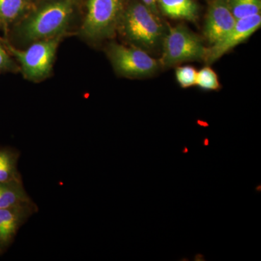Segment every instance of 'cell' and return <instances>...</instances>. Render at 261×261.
I'll list each match as a JSON object with an SVG mask.
<instances>
[{"mask_svg": "<svg viewBox=\"0 0 261 261\" xmlns=\"http://www.w3.org/2000/svg\"><path fill=\"white\" fill-rule=\"evenodd\" d=\"M20 153L12 147H0V182L22 179L18 163Z\"/></svg>", "mask_w": 261, "mask_h": 261, "instance_id": "12", "label": "cell"}, {"mask_svg": "<svg viewBox=\"0 0 261 261\" xmlns=\"http://www.w3.org/2000/svg\"><path fill=\"white\" fill-rule=\"evenodd\" d=\"M74 0H49L22 22L20 36L27 42L62 36L74 12Z\"/></svg>", "mask_w": 261, "mask_h": 261, "instance_id": "1", "label": "cell"}, {"mask_svg": "<svg viewBox=\"0 0 261 261\" xmlns=\"http://www.w3.org/2000/svg\"><path fill=\"white\" fill-rule=\"evenodd\" d=\"M37 211V204L32 200L0 209V255L6 252L19 229Z\"/></svg>", "mask_w": 261, "mask_h": 261, "instance_id": "8", "label": "cell"}, {"mask_svg": "<svg viewBox=\"0 0 261 261\" xmlns=\"http://www.w3.org/2000/svg\"><path fill=\"white\" fill-rule=\"evenodd\" d=\"M142 3L157 14L158 0H142Z\"/></svg>", "mask_w": 261, "mask_h": 261, "instance_id": "18", "label": "cell"}, {"mask_svg": "<svg viewBox=\"0 0 261 261\" xmlns=\"http://www.w3.org/2000/svg\"><path fill=\"white\" fill-rule=\"evenodd\" d=\"M125 0H89L82 35L90 40L111 37L119 25L125 9Z\"/></svg>", "mask_w": 261, "mask_h": 261, "instance_id": "4", "label": "cell"}, {"mask_svg": "<svg viewBox=\"0 0 261 261\" xmlns=\"http://www.w3.org/2000/svg\"><path fill=\"white\" fill-rule=\"evenodd\" d=\"M195 84L205 90H216L219 88L217 75L209 67H205L197 72Z\"/></svg>", "mask_w": 261, "mask_h": 261, "instance_id": "15", "label": "cell"}, {"mask_svg": "<svg viewBox=\"0 0 261 261\" xmlns=\"http://www.w3.org/2000/svg\"><path fill=\"white\" fill-rule=\"evenodd\" d=\"M260 13L239 19L233 29L221 40L212 44L210 48H206L204 61L209 64L214 63L233 47L245 42L260 28Z\"/></svg>", "mask_w": 261, "mask_h": 261, "instance_id": "7", "label": "cell"}, {"mask_svg": "<svg viewBox=\"0 0 261 261\" xmlns=\"http://www.w3.org/2000/svg\"><path fill=\"white\" fill-rule=\"evenodd\" d=\"M108 57L118 74L129 78H143L153 74L159 63L139 47H128L113 43L108 49Z\"/></svg>", "mask_w": 261, "mask_h": 261, "instance_id": "6", "label": "cell"}, {"mask_svg": "<svg viewBox=\"0 0 261 261\" xmlns=\"http://www.w3.org/2000/svg\"><path fill=\"white\" fill-rule=\"evenodd\" d=\"M228 3L237 20L260 13V0H228Z\"/></svg>", "mask_w": 261, "mask_h": 261, "instance_id": "14", "label": "cell"}, {"mask_svg": "<svg viewBox=\"0 0 261 261\" xmlns=\"http://www.w3.org/2000/svg\"><path fill=\"white\" fill-rule=\"evenodd\" d=\"M61 37L37 41L25 50L16 49L8 42H4L7 49L20 63L24 77L33 82H39L51 73Z\"/></svg>", "mask_w": 261, "mask_h": 261, "instance_id": "3", "label": "cell"}, {"mask_svg": "<svg viewBox=\"0 0 261 261\" xmlns=\"http://www.w3.org/2000/svg\"><path fill=\"white\" fill-rule=\"evenodd\" d=\"M118 28L136 47L144 50L159 47L167 33L156 13L138 2L125 8Z\"/></svg>", "mask_w": 261, "mask_h": 261, "instance_id": "2", "label": "cell"}, {"mask_svg": "<svg viewBox=\"0 0 261 261\" xmlns=\"http://www.w3.org/2000/svg\"><path fill=\"white\" fill-rule=\"evenodd\" d=\"M32 200L25 191L22 179L0 182V209Z\"/></svg>", "mask_w": 261, "mask_h": 261, "instance_id": "11", "label": "cell"}, {"mask_svg": "<svg viewBox=\"0 0 261 261\" xmlns=\"http://www.w3.org/2000/svg\"><path fill=\"white\" fill-rule=\"evenodd\" d=\"M27 0H0V23L8 25L28 10Z\"/></svg>", "mask_w": 261, "mask_h": 261, "instance_id": "13", "label": "cell"}, {"mask_svg": "<svg viewBox=\"0 0 261 261\" xmlns=\"http://www.w3.org/2000/svg\"><path fill=\"white\" fill-rule=\"evenodd\" d=\"M15 68L14 63L11 61L4 48L2 47L0 43V70H12Z\"/></svg>", "mask_w": 261, "mask_h": 261, "instance_id": "17", "label": "cell"}, {"mask_svg": "<svg viewBox=\"0 0 261 261\" xmlns=\"http://www.w3.org/2000/svg\"><path fill=\"white\" fill-rule=\"evenodd\" d=\"M197 71L192 66L178 67L176 70V76L178 83L182 88H188L195 85Z\"/></svg>", "mask_w": 261, "mask_h": 261, "instance_id": "16", "label": "cell"}, {"mask_svg": "<svg viewBox=\"0 0 261 261\" xmlns=\"http://www.w3.org/2000/svg\"><path fill=\"white\" fill-rule=\"evenodd\" d=\"M228 0H214L206 18L204 34L211 44L219 42L236 24Z\"/></svg>", "mask_w": 261, "mask_h": 261, "instance_id": "9", "label": "cell"}, {"mask_svg": "<svg viewBox=\"0 0 261 261\" xmlns=\"http://www.w3.org/2000/svg\"><path fill=\"white\" fill-rule=\"evenodd\" d=\"M158 4L163 14L170 18L195 22L198 16V8L194 0H158Z\"/></svg>", "mask_w": 261, "mask_h": 261, "instance_id": "10", "label": "cell"}, {"mask_svg": "<svg viewBox=\"0 0 261 261\" xmlns=\"http://www.w3.org/2000/svg\"><path fill=\"white\" fill-rule=\"evenodd\" d=\"M206 48L200 38L183 25L169 29L163 41L161 63L172 66L185 61H202Z\"/></svg>", "mask_w": 261, "mask_h": 261, "instance_id": "5", "label": "cell"}]
</instances>
